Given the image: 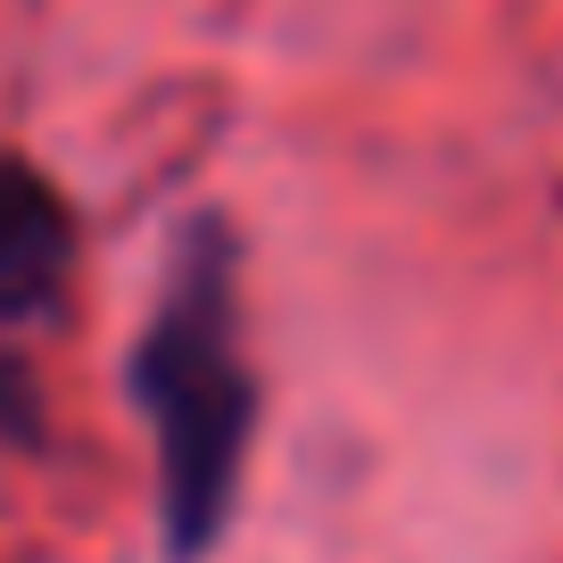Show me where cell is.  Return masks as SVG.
<instances>
[{
	"label": "cell",
	"instance_id": "7a4b0ae2",
	"mask_svg": "<svg viewBox=\"0 0 563 563\" xmlns=\"http://www.w3.org/2000/svg\"><path fill=\"white\" fill-rule=\"evenodd\" d=\"M75 274V216L51 175L0 158V323L51 316Z\"/></svg>",
	"mask_w": 563,
	"mask_h": 563
},
{
	"label": "cell",
	"instance_id": "3957f363",
	"mask_svg": "<svg viewBox=\"0 0 563 563\" xmlns=\"http://www.w3.org/2000/svg\"><path fill=\"white\" fill-rule=\"evenodd\" d=\"M0 431H18V440L34 431V406H25V382H18L9 365H0Z\"/></svg>",
	"mask_w": 563,
	"mask_h": 563
},
{
	"label": "cell",
	"instance_id": "6da1fadb",
	"mask_svg": "<svg viewBox=\"0 0 563 563\" xmlns=\"http://www.w3.org/2000/svg\"><path fill=\"white\" fill-rule=\"evenodd\" d=\"M133 398L158 440V514H166V555L199 563L232 514L257 431V382L241 349V290H232V241L199 224L183 241L166 299L133 349Z\"/></svg>",
	"mask_w": 563,
	"mask_h": 563
}]
</instances>
